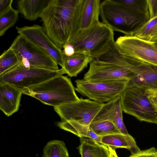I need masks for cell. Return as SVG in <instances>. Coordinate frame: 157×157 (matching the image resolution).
Segmentation results:
<instances>
[{
    "label": "cell",
    "mask_w": 157,
    "mask_h": 157,
    "mask_svg": "<svg viewBox=\"0 0 157 157\" xmlns=\"http://www.w3.org/2000/svg\"><path fill=\"white\" fill-rule=\"evenodd\" d=\"M82 0H50L40 16L50 39L62 49L79 31Z\"/></svg>",
    "instance_id": "cell-1"
},
{
    "label": "cell",
    "mask_w": 157,
    "mask_h": 157,
    "mask_svg": "<svg viewBox=\"0 0 157 157\" xmlns=\"http://www.w3.org/2000/svg\"><path fill=\"white\" fill-rule=\"evenodd\" d=\"M115 42L114 31L104 23L99 21L88 28L79 30L67 44L74 47L75 53L93 59L108 51Z\"/></svg>",
    "instance_id": "cell-2"
},
{
    "label": "cell",
    "mask_w": 157,
    "mask_h": 157,
    "mask_svg": "<svg viewBox=\"0 0 157 157\" xmlns=\"http://www.w3.org/2000/svg\"><path fill=\"white\" fill-rule=\"evenodd\" d=\"M71 79L61 75L22 90L45 105L54 107L79 99Z\"/></svg>",
    "instance_id": "cell-3"
},
{
    "label": "cell",
    "mask_w": 157,
    "mask_h": 157,
    "mask_svg": "<svg viewBox=\"0 0 157 157\" xmlns=\"http://www.w3.org/2000/svg\"><path fill=\"white\" fill-rule=\"evenodd\" d=\"M100 16L102 22L113 31L125 35H133L134 31L149 20L127 9L115 0H105L101 3Z\"/></svg>",
    "instance_id": "cell-4"
},
{
    "label": "cell",
    "mask_w": 157,
    "mask_h": 157,
    "mask_svg": "<svg viewBox=\"0 0 157 157\" xmlns=\"http://www.w3.org/2000/svg\"><path fill=\"white\" fill-rule=\"evenodd\" d=\"M64 74L66 72L62 68L57 71L32 66L26 68L21 61L14 67L0 75V82L13 85L23 90Z\"/></svg>",
    "instance_id": "cell-5"
},
{
    "label": "cell",
    "mask_w": 157,
    "mask_h": 157,
    "mask_svg": "<svg viewBox=\"0 0 157 157\" xmlns=\"http://www.w3.org/2000/svg\"><path fill=\"white\" fill-rule=\"evenodd\" d=\"M116 47L127 60L157 67V44L133 35L120 36Z\"/></svg>",
    "instance_id": "cell-6"
},
{
    "label": "cell",
    "mask_w": 157,
    "mask_h": 157,
    "mask_svg": "<svg viewBox=\"0 0 157 157\" xmlns=\"http://www.w3.org/2000/svg\"><path fill=\"white\" fill-rule=\"evenodd\" d=\"M134 76L132 71L115 63L109 49L99 57L93 59L83 79L91 82L120 79L130 80Z\"/></svg>",
    "instance_id": "cell-7"
},
{
    "label": "cell",
    "mask_w": 157,
    "mask_h": 157,
    "mask_svg": "<svg viewBox=\"0 0 157 157\" xmlns=\"http://www.w3.org/2000/svg\"><path fill=\"white\" fill-rule=\"evenodd\" d=\"M144 90L127 87L120 96L123 111L141 121L157 124V112L145 95Z\"/></svg>",
    "instance_id": "cell-8"
},
{
    "label": "cell",
    "mask_w": 157,
    "mask_h": 157,
    "mask_svg": "<svg viewBox=\"0 0 157 157\" xmlns=\"http://www.w3.org/2000/svg\"><path fill=\"white\" fill-rule=\"evenodd\" d=\"M129 80L91 82L82 79L75 81V90L84 96L100 103L108 102L121 96L128 86Z\"/></svg>",
    "instance_id": "cell-9"
},
{
    "label": "cell",
    "mask_w": 157,
    "mask_h": 157,
    "mask_svg": "<svg viewBox=\"0 0 157 157\" xmlns=\"http://www.w3.org/2000/svg\"><path fill=\"white\" fill-rule=\"evenodd\" d=\"M10 47L17 54L21 61L32 67L57 71L58 64L46 52L24 36L19 35Z\"/></svg>",
    "instance_id": "cell-10"
},
{
    "label": "cell",
    "mask_w": 157,
    "mask_h": 157,
    "mask_svg": "<svg viewBox=\"0 0 157 157\" xmlns=\"http://www.w3.org/2000/svg\"><path fill=\"white\" fill-rule=\"evenodd\" d=\"M104 104L81 98L76 101L54 107L62 121H73L89 125Z\"/></svg>",
    "instance_id": "cell-11"
},
{
    "label": "cell",
    "mask_w": 157,
    "mask_h": 157,
    "mask_svg": "<svg viewBox=\"0 0 157 157\" xmlns=\"http://www.w3.org/2000/svg\"><path fill=\"white\" fill-rule=\"evenodd\" d=\"M17 33L29 40L48 54L60 65L63 67L65 58L63 50L50 39L43 27L38 25L16 27Z\"/></svg>",
    "instance_id": "cell-12"
},
{
    "label": "cell",
    "mask_w": 157,
    "mask_h": 157,
    "mask_svg": "<svg viewBox=\"0 0 157 157\" xmlns=\"http://www.w3.org/2000/svg\"><path fill=\"white\" fill-rule=\"evenodd\" d=\"M121 66L132 71L134 76L128 87L142 89L157 87V67L127 60L124 57Z\"/></svg>",
    "instance_id": "cell-13"
},
{
    "label": "cell",
    "mask_w": 157,
    "mask_h": 157,
    "mask_svg": "<svg viewBox=\"0 0 157 157\" xmlns=\"http://www.w3.org/2000/svg\"><path fill=\"white\" fill-rule=\"evenodd\" d=\"M120 96L105 103L92 122L109 121L116 126L121 133L128 135L129 134L123 121Z\"/></svg>",
    "instance_id": "cell-14"
},
{
    "label": "cell",
    "mask_w": 157,
    "mask_h": 157,
    "mask_svg": "<svg viewBox=\"0 0 157 157\" xmlns=\"http://www.w3.org/2000/svg\"><path fill=\"white\" fill-rule=\"evenodd\" d=\"M22 94V90L15 86L0 82V109L6 116L18 111Z\"/></svg>",
    "instance_id": "cell-15"
},
{
    "label": "cell",
    "mask_w": 157,
    "mask_h": 157,
    "mask_svg": "<svg viewBox=\"0 0 157 157\" xmlns=\"http://www.w3.org/2000/svg\"><path fill=\"white\" fill-rule=\"evenodd\" d=\"M100 0H82L78 21L79 30L99 22Z\"/></svg>",
    "instance_id": "cell-16"
},
{
    "label": "cell",
    "mask_w": 157,
    "mask_h": 157,
    "mask_svg": "<svg viewBox=\"0 0 157 157\" xmlns=\"http://www.w3.org/2000/svg\"><path fill=\"white\" fill-rule=\"evenodd\" d=\"M101 142L115 150L117 148L127 149L131 152V155L136 154L141 151L134 139L129 134L119 133L103 136L101 137Z\"/></svg>",
    "instance_id": "cell-17"
},
{
    "label": "cell",
    "mask_w": 157,
    "mask_h": 157,
    "mask_svg": "<svg viewBox=\"0 0 157 157\" xmlns=\"http://www.w3.org/2000/svg\"><path fill=\"white\" fill-rule=\"evenodd\" d=\"M50 0H18L17 2L18 10L25 19L35 21L40 17Z\"/></svg>",
    "instance_id": "cell-18"
},
{
    "label": "cell",
    "mask_w": 157,
    "mask_h": 157,
    "mask_svg": "<svg viewBox=\"0 0 157 157\" xmlns=\"http://www.w3.org/2000/svg\"><path fill=\"white\" fill-rule=\"evenodd\" d=\"M80 138V143L78 149L81 157H111L107 146L97 142L90 137Z\"/></svg>",
    "instance_id": "cell-19"
},
{
    "label": "cell",
    "mask_w": 157,
    "mask_h": 157,
    "mask_svg": "<svg viewBox=\"0 0 157 157\" xmlns=\"http://www.w3.org/2000/svg\"><path fill=\"white\" fill-rule=\"evenodd\" d=\"M93 59L81 53H75L72 56H65L63 68L66 74L70 77H76L85 68Z\"/></svg>",
    "instance_id": "cell-20"
},
{
    "label": "cell",
    "mask_w": 157,
    "mask_h": 157,
    "mask_svg": "<svg viewBox=\"0 0 157 157\" xmlns=\"http://www.w3.org/2000/svg\"><path fill=\"white\" fill-rule=\"evenodd\" d=\"M56 125L61 129L71 132L80 138L90 137L97 142L101 144V137L97 135L89 125H83L73 121L57 122Z\"/></svg>",
    "instance_id": "cell-21"
},
{
    "label": "cell",
    "mask_w": 157,
    "mask_h": 157,
    "mask_svg": "<svg viewBox=\"0 0 157 157\" xmlns=\"http://www.w3.org/2000/svg\"><path fill=\"white\" fill-rule=\"evenodd\" d=\"M133 35L144 40L156 42L157 41V16L144 22L134 31Z\"/></svg>",
    "instance_id": "cell-22"
},
{
    "label": "cell",
    "mask_w": 157,
    "mask_h": 157,
    "mask_svg": "<svg viewBox=\"0 0 157 157\" xmlns=\"http://www.w3.org/2000/svg\"><path fill=\"white\" fill-rule=\"evenodd\" d=\"M43 157H69L64 142L53 140L47 143L43 149Z\"/></svg>",
    "instance_id": "cell-23"
},
{
    "label": "cell",
    "mask_w": 157,
    "mask_h": 157,
    "mask_svg": "<svg viewBox=\"0 0 157 157\" xmlns=\"http://www.w3.org/2000/svg\"><path fill=\"white\" fill-rule=\"evenodd\" d=\"M21 62L14 51L10 47L0 56V75L14 67Z\"/></svg>",
    "instance_id": "cell-24"
},
{
    "label": "cell",
    "mask_w": 157,
    "mask_h": 157,
    "mask_svg": "<svg viewBox=\"0 0 157 157\" xmlns=\"http://www.w3.org/2000/svg\"><path fill=\"white\" fill-rule=\"evenodd\" d=\"M127 9L144 16L149 19L147 0H115Z\"/></svg>",
    "instance_id": "cell-25"
},
{
    "label": "cell",
    "mask_w": 157,
    "mask_h": 157,
    "mask_svg": "<svg viewBox=\"0 0 157 157\" xmlns=\"http://www.w3.org/2000/svg\"><path fill=\"white\" fill-rule=\"evenodd\" d=\"M19 12L13 7L0 14V36L3 35L7 30L14 26L18 20Z\"/></svg>",
    "instance_id": "cell-26"
},
{
    "label": "cell",
    "mask_w": 157,
    "mask_h": 157,
    "mask_svg": "<svg viewBox=\"0 0 157 157\" xmlns=\"http://www.w3.org/2000/svg\"><path fill=\"white\" fill-rule=\"evenodd\" d=\"M89 126L97 135L100 137L121 133L116 126L109 121L93 122Z\"/></svg>",
    "instance_id": "cell-27"
},
{
    "label": "cell",
    "mask_w": 157,
    "mask_h": 157,
    "mask_svg": "<svg viewBox=\"0 0 157 157\" xmlns=\"http://www.w3.org/2000/svg\"><path fill=\"white\" fill-rule=\"evenodd\" d=\"M144 92L157 112V87L146 88L144 90Z\"/></svg>",
    "instance_id": "cell-28"
},
{
    "label": "cell",
    "mask_w": 157,
    "mask_h": 157,
    "mask_svg": "<svg viewBox=\"0 0 157 157\" xmlns=\"http://www.w3.org/2000/svg\"><path fill=\"white\" fill-rule=\"evenodd\" d=\"M129 157H157V149L152 147L147 149L141 150L136 154L131 155Z\"/></svg>",
    "instance_id": "cell-29"
},
{
    "label": "cell",
    "mask_w": 157,
    "mask_h": 157,
    "mask_svg": "<svg viewBox=\"0 0 157 157\" xmlns=\"http://www.w3.org/2000/svg\"><path fill=\"white\" fill-rule=\"evenodd\" d=\"M149 19L157 16V0H147Z\"/></svg>",
    "instance_id": "cell-30"
},
{
    "label": "cell",
    "mask_w": 157,
    "mask_h": 157,
    "mask_svg": "<svg viewBox=\"0 0 157 157\" xmlns=\"http://www.w3.org/2000/svg\"><path fill=\"white\" fill-rule=\"evenodd\" d=\"M13 0H0V14L7 11L12 7Z\"/></svg>",
    "instance_id": "cell-31"
},
{
    "label": "cell",
    "mask_w": 157,
    "mask_h": 157,
    "mask_svg": "<svg viewBox=\"0 0 157 157\" xmlns=\"http://www.w3.org/2000/svg\"><path fill=\"white\" fill-rule=\"evenodd\" d=\"M63 49L62 50L65 57L71 56L75 53L74 47L71 44H66Z\"/></svg>",
    "instance_id": "cell-32"
},
{
    "label": "cell",
    "mask_w": 157,
    "mask_h": 157,
    "mask_svg": "<svg viewBox=\"0 0 157 157\" xmlns=\"http://www.w3.org/2000/svg\"><path fill=\"white\" fill-rule=\"evenodd\" d=\"M111 154V157H118L115 150H113L109 147H108Z\"/></svg>",
    "instance_id": "cell-33"
},
{
    "label": "cell",
    "mask_w": 157,
    "mask_h": 157,
    "mask_svg": "<svg viewBox=\"0 0 157 157\" xmlns=\"http://www.w3.org/2000/svg\"><path fill=\"white\" fill-rule=\"evenodd\" d=\"M156 43L157 44V41L156 42Z\"/></svg>",
    "instance_id": "cell-34"
}]
</instances>
